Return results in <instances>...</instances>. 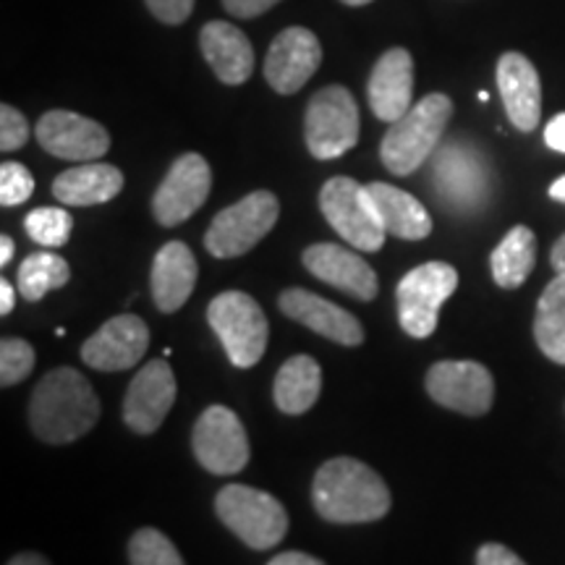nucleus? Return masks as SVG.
Wrapping results in <instances>:
<instances>
[{"mask_svg": "<svg viewBox=\"0 0 565 565\" xmlns=\"http://www.w3.org/2000/svg\"><path fill=\"white\" fill-rule=\"evenodd\" d=\"M100 419V398L82 372L58 366L47 372L30 398V427L42 443L79 440Z\"/></svg>", "mask_w": 565, "mask_h": 565, "instance_id": "1", "label": "nucleus"}, {"mask_svg": "<svg viewBox=\"0 0 565 565\" xmlns=\"http://www.w3.org/2000/svg\"><path fill=\"white\" fill-rule=\"evenodd\" d=\"M315 511L330 524H370L391 511L385 479L356 458L322 463L312 482Z\"/></svg>", "mask_w": 565, "mask_h": 565, "instance_id": "2", "label": "nucleus"}, {"mask_svg": "<svg viewBox=\"0 0 565 565\" xmlns=\"http://www.w3.org/2000/svg\"><path fill=\"white\" fill-rule=\"evenodd\" d=\"M454 118V100L443 92L422 97L404 118L391 124L380 145L383 166L395 175H412L437 150Z\"/></svg>", "mask_w": 565, "mask_h": 565, "instance_id": "3", "label": "nucleus"}, {"mask_svg": "<svg viewBox=\"0 0 565 565\" xmlns=\"http://www.w3.org/2000/svg\"><path fill=\"white\" fill-rule=\"evenodd\" d=\"M215 513L252 550H273L288 534L286 508L278 498L257 487H223L215 498Z\"/></svg>", "mask_w": 565, "mask_h": 565, "instance_id": "4", "label": "nucleus"}, {"mask_svg": "<svg viewBox=\"0 0 565 565\" xmlns=\"http://www.w3.org/2000/svg\"><path fill=\"white\" fill-rule=\"evenodd\" d=\"M207 322L238 370H249L265 356L270 328L263 307L249 294L223 291L215 296L207 307Z\"/></svg>", "mask_w": 565, "mask_h": 565, "instance_id": "5", "label": "nucleus"}, {"mask_svg": "<svg viewBox=\"0 0 565 565\" xmlns=\"http://www.w3.org/2000/svg\"><path fill=\"white\" fill-rule=\"evenodd\" d=\"M280 215V202L273 192L246 194L242 202L221 210L204 233V246L212 257L231 259L252 252L275 228Z\"/></svg>", "mask_w": 565, "mask_h": 565, "instance_id": "6", "label": "nucleus"}, {"mask_svg": "<svg viewBox=\"0 0 565 565\" xmlns=\"http://www.w3.org/2000/svg\"><path fill=\"white\" fill-rule=\"evenodd\" d=\"M320 210L324 221L333 225L338 236H343L353 249L380 252L385 244V225L366 186L349 175H335L324 181L320 189Z\"/></svg>", "mask_w": 565, "mask_h": 565, "instance_id": "7", "label": "nucleus"}, {"mask_svg": "<svg viewBox=\"0 0 565 565\" xmlns=\"http://www.w3.org/2000/svg\"><path fill=\"white\" fill-rule=\"evenodd\" d=\"M303 137L317 160H335L359 141V105L341 84L317 92L303 116Z\"/></svg>", "mask_w": 565, "mask_h": 565, "instance_id": "8", "label": "nucleus"}, {"mask_svg": "<svg viewBox=\"0 0 565 565\" xmlns=\"http://www.w3.org/2000/svg\"><path fill=\"white\" fill-rule=\"evenodd\" d=\"M458 288V270L448 263H424L401 278L395 288L398 320L412 338H429L437 328L440 307Z\"/></svg>", "mask_w": 565, "mask_h": 565, "instance_id": "9", "label": "nucleus"}, {"mask_svg": "<svg viewBox=\"0 0 565 565\" xmlns=\"http://www.w3.org/2000/svg\"><path fill=\"white\" fill-rule=\"evenodd\" d=\"M192 448L200 466L217 477L238 475L249 463V437L228 406L204 408L194 424Z\"/></svg>", "mask_w": 565, "mask_h": 565, "instance_id": "10", "label": "nucleus"}, {"mask_svg": "<svg viewBox=\"0 0 565 565\" xmlns=\"http://www.w3.org/2000/svg\"><path fill=\"white\" fill-rule=\"evenodd\" d=\"M427 393L435 404L466 416H482L492 408V372L479 362H437L427 372Z\"/></svg>", "mask_w": 565, "mask_h": 565, "instance_id": "11", "label": "nucleus"}, {"mask_svg": "<svg viewBox=\"0 0 565 565\" xmlns=\"http://www.w3.org/2000/svg\"><path fill=\"white\" fill-rule=\"evenodd\" d=\"M212 189V171L207 160L196 152L181 154L152 196L154 221L166 228L186 223L207 202Z\"/></svg>", "mask_w": 565, "mask_h": 565, "instance_id": "12", "label": "nucleus"}, {"mask_svg": "<svg viewBox=\"0 0 565 565\" xmlns=\"http://www.w3.org/2000/svg\"><path fill=\"white\" fill-rule=\"evenodd\" d=\"M175 374L166 356L147 362L131 380L129 391L124 398V422L131 433L152 435L158 433L166 422L168 412L175 404Z\"/></svg>", "mask_w": 565, "mask_h": 565, "instance_id": "13", "label": "nucleus"}, {"mask_svg": "<svg viewBox=\"0 0 565 565\" xmlns=\"http://www.w3.org/2000/svg\"><path fill=\"white\" fill-rule=\"evenodd\" d=\"M40 147L53 158L71 162H95L110 150V134L103 124L74 110H51L34 129Z\"/></svg>", "mask_w": 565, "mask_h": 565, "instance_id": "14", "label": "nucleus"}, {"mask_svg": "<svg viewBox=\"0 0 565 565\" xmlns=\"http://www.w3.org/2000/svg\"><path fill=\"white\" fill-rule=\"evenodd\" d=\"M322 45L307 26H288L273 40L265 58V79L278 95H296L317 74Z\"/></svg>", "mask_w": 565, "mask_h": 565, "instance_id": "15", "label": "nucleus"}, {"mask_svg": "<svg viewBox=\"0 0 565 565\" xmlns=\"http://www.w3.org/2000/svg\"><path fill=\"white\" fill-rule=\"evenodd\" d=\"M150 345V328L137 315H118L82 345V362L100 372H124L137 366Z\"/></svg>", "mask_w": 565, "mask_h": 565, "instance_id": "16", "label": "nucleus"}, {"mask_svg": "<svg viewBox=\"0 0 565 565\" xmlns=\"http://www.w3.org/2000/svg\"><path fill=\"white\" fill-rule=\"evenodd\" d=\"M301 259L317 280L328 282L353 299L372 301L380 291L377 273L372 270L370 263L341 244H312L309 249H303Z\"/></svg>", "mask_w": 565, "mask_h": 565, "instance_id": "17", "label": "nucleus"}, {"mask_svg": "<svg viewBox=\"0 0 565 565\" xmlns=\"http://www.w3.org/2000/svg\"><path fill=\"white\" fill-rule=\"evenodd\" d=\"M370 108L380 121L395 124L412 110L414 58L406 47H391L374 63L366 84Z\"/></svg>", "mask_w": 565, "mask_h": 565, "instance_id": "18", "label": "nucleus"}, {"mask_svg": "<svg viewBox=\"0 0 565 565\" xmlns=\"http://www.w3.org/2000/svg\"><path fill=\"white\" fill-rule=\"evenodd\" d=\"M280 312L291 320L301 322L303 328L315 330L317 335L341 345H362L364 328L351 312H345L338 303L322 299L303 288H288L278 299Z\"/></svg>", "mask_w": 565, "mask_h": 565, "instance_id": "19", "label": "nucleus"}, {"mask_svg": "<svg viewBox=\"0 0 565 565\" xmlns=\"http://www.w3.org/2000/svg\"><path fill=\"white\" fill-rule=\"evenodd\" d=\"M498 89L515 129L534 131L542 116V84L534 63L521 53L500 55Z\"/></svg>", "mask_w": 565, "mask_h": 565, "instance_id": "20", "label": "nucleus"}, {"mask_svg": "<svg viewBox=\"0 0 565 565\" xmlns=\"http://www.w3.org/2000/svg\"><path fill=\"white\" fill-rule=\"evenodd\" d=\"M200 47L212 74L228 87H238L254 71V47L246 34L228 21H207L200 32Z\"/></svg>", "mask_w": 565, "mask_h": 565, "instance_id": "21", "label": "nucleus"}, {"mask_svg": "<svg viewBox=\"0 0 565 565\" xmlns=\"http://www.w3.org/2000/svg\"><path fill=\"white\" fill-rule=\"evenodd\" d=\"M196 259L183 242H168L154 254L152 299L162 315L179 312L196 286Z\"/></svg>", "mask_w": 565, "mask_h": 565, "instance_id": "22", "label": "nucleus"}, {"mask_svg": "<svg viewBox=\"0 0 565 565\" xmlns=\"http://www.w3.org/2000/svg\"><path fill=\"white\" fill-rule=\"evenodd\" d=\"M435 179L443 200L456 204V207H475L487 194V171L482 160L477 158L475 150L458 145V141L440 152Z\"/></svg>", "mask_w": 565, "mask_h": 565, "instance_id": "23", "label": "nucleus"}, {"mask_svg": "<svg viewBox=\"0 0 565 565\" xmlns=\"http://www.w3.org/2000/svg\"><path fill=\"white\" fill-rule=\"evenodd\" d=\"M124 189V173L108 162H82L53 181V196L68 207H92L116 200Z\"/></svg>", "mask_w": 565, "mask_h": 565, "instance_id": "24", "label": "nucleus"}, {"mask_svg": "<svg viewBox=\"0 0 565 565\" xmlns=\"http://www.w3.org/2000/svg\"><path fill=\"white\" fill-rule=\"evenodd\" d=\"M366 192H370L374 210L391 236L404 238V242H422L433 233V217L427 207L404 189L374 181L366 186Z\"/></svg>", "mask_w": 565, "mask_h": 565, "instance_id": "25", "label": "nucleus"}, {"mask_svg": "<svg viewBox=\"0 0 565 565\" xmlns=\"http://www.w3.org/2000/svg\"><path fill=\"white\" fill-rule=\"evenodd\" d=\"M320 391L322 370L307 353H299V356H291L288 362H282L278 374H275L273 395L275 406L282 414H307L317 404V398H320Z\"/></svg>", "mask_w": 565, "mask_h": 565, "instance_id": "26", "label": "nucleus"}, {"mask_svg": "<svg viewBox=\"0 0 565 565\" xmlns=\"http://www.w3.org/2000/svg\"><path fill=\"white\" fill-rule=\"evenodd\" d=\"M536 265V236L532 228L526 225H515L505 233V238L494 246L492 257H490V267H492V278L500 288H513L524 286L529 275H532Z\"/></svg>", "mask_w": 565, "mask_h": 565, "instance_id": "27", "label": "nucleus"}, {"mask_svg": "<svg viewBox=\"0 0 565 565\" xmlns=\"http://www.w3.org/2000/svg\"><path fill=\"white\" fill-rule=\"evenodd\" d=\"M534 338L550 362L565 364V273L547 282L534 317Z\"/></svg>", "mask_w": 565, "mask_h": 565, "instance_id": "28", "label": "nucleus"}, {"mask_svg": "<svg viewBox=\"0 0 565 565\" xmlns=\"http://www.w3.org/2000/svg\"><path fill=\"white\" fill-rule=\"evenodd\" d=\"M71 278V267L63 257L53 252L30 254L19 265L17 286L26 301H42L55 288H63Z\"/></svg>", "mask_w": 565, "mask_h": 565, "instance_id": "29", "label": "nucleus"}, {"mask_svg": "<svg viewBox=\"0 0 565 565\" xmlns=\"http://www.w3.org/2000/svg\"><path fill=\"white\" fill-rule=\"evenodd\" d=\"M24 228L34 244L58 249L68 242L71 231H74V217L61 207H38L26 215Z\"/></svg>", "mask_w": 565, "mask_h": 565, "instance_id": "30", "label": "nucleus"}, {"mask_svg": "<svg viewBox=\"0 0 565 565\" xmlns=\"http://www.w3.org/2000/svg\"><path fill=\"white\" fill-rule=\"evenodd\" d=\"M131 565H186L179 550L158 529H139L129 542Z\"/></svg>", "mask_w": 565, "mask_h": 565, "instance_id": "31", "label": "nucleus"}, {"mask_svg": "<svg viewBox=\"0 0 565 565\" xmlns=\"http://www.w3.org/2000/svg\"><path fill=\"white\" fill-rule=\"evenodd\" d=\"M34 370V349L24 338H3L0 343V385L24 383Z\"/></svg>", "mask_w": 565, "mask_h": 565, "instance_id": "32", "label": "nucleus"}, {"mask_svg": "<svg viewBox=\"0 0 565 565\" xmlns=\"http://www.w3.org/2000/svg\"><path fill=\"white\" fill-rule=\"evenodd\" d=\"M34 194V179L21 162H3L0 166V204L17 207Z\"/></svg>", "mask_w": 565, "mask_h": 565, "instance_id": "33", "label": "nucleus"}, {"mask_svg": "<svg viewBox=\"0 0 565 565\" xmlns=\"http://www.w3.org/2000/svg\"><path fill=\"white\" fill-rule=\"evenodd\" d=\"M30 121L13 105H0V150H21L30 141Z\"/></svg>", "mask_w": 565, "mask_h": 565, "instance_id": "34", "label": "nucleus"}, {"mask_svg": "<svg viewBox=\"0 0 565 565\" xmlns=\"http://www.w3.org/2000/svg\"><path fill=\"white\" fill-rule=\"evenodd\" d=\"M147 9L162 24H183L194 11V0H145Z\"/></svg>", "mask_w": 565, "mask_h": 565, "instance_id": "35", "label": "nucleus"}, {"mask_svg": "<svg viewBox=\"0 0 565 565\" xmlns=\"http://www.w3.org/2000/svg\"><path fill=\"white\" fill-rule=\"evenodd\" d=\"M477 565H526L521 561L513 550L505 545H498V542H487V545L479 547L477 553Z\"/></svg>", "mask_w": 565, "mask_h": 565, "instance_id": "36", "label": "nucleus"}, {"mask_svg": "<svg viewBox=\"0 0 565 565\" xmlns=\"http://www.w3.org/2000/svg\"><path fill=\"white\" fill-rule=\"evenodd\" d=\"M280 0H223L225 11L236 19H254L263 17L265 11H270L273 6H278Z\"/></svg>", "mask_w": 565, "mask_h": 565, "instance_id": "37", "label": "nucleus"}, {"mask_svg": "<svg viewBox=\"0 0 565 565\" xmlns=\"http://www.w3.org/2000/svg\"><path fill=\"white\" fill-rule=\"evenodd\" d=\"M545 141L550 150L565 154V113H557L545 129Z\"/></svg>", "mask_w": 565, "mask_h": 565, "instance_id": "38", "label": "nucleus"}, {"mask_svg": "<svg viewBox=\"0 0 565 565\" xmlns=\"http://www.w3.org/2000/svg\"><path fill=\"white\" fill-rule=\"evenodd\" d=\"M267 565H324L322 561H317L315 555H307V553H280V555H275L270 563Z\"/></svg>", "mask_w": 565, "mask_h": 565, "instance_id": "39", "label": "nucleus"}, {"mask_svg": "<svg viewBox=\"0 0 565 565\" xmlns=\"http://www.w3.org/2000/svg\"><path fill=\"white\" fill-rule=\"evenodd\" d=\"M17 307V291L9 280H0V315H11Z\"/></svg>", "mask_w": 565, "mask_h": 565, "instance_id": "40", "label": "nucleus"}, {"mask_svg": "<svg viewBox=\"0 0 565 565\" xmlns=\"http://www.w3.org/2000/svg\"><path fill=\"white\" fill-rule=\"evenodd\" d=\"M550 263H553L555 273H565V233L555 242L553 254H550Z\"/></svg>", "mask_w": 565, "mask_h": 565, "instance_id": "41", "label": "nucleus"}, {"mask_svg": "<svg viewBox=\"0 0 565 565\" xmlns=\"http://www.w3.org/2000/svg\"><path fill=\"white\" fill-rule=\"evenodd\" d=\"M6 565H51V563H47L40 553H21L17 557H11Z\"/></svg>", "mask_w": 565, "mask_h": 565, "instance_id": "42", "label": "nucleus"}, {"mask_svg": "<svg viewBox=\"0 0 565 565\" xmlns=\"http://www.w3.org/2000/svg\"><path fill=\"white\" fill-rule=\"evenodd\" d=\"M13 238L11 236H0V265H9L11 257H13Z\"/></svg>", "mask_w": 565, "mask_h": 565, "instance_id": "43", "label": "nucleus"}, {"mask_svg": "<svg viewBox=\"0 0 565 565\" xmlns=\"http://www.w3.org/2000/svg\"><path fill=\"white\" fill-rule=\"evenodd\" d=\"M550 196H553L555 202H563L565 204V175H561L553 186H550Z\"/></svg>", "mask_w": 565, "mask_h": 565, "instance_id": "44", "label": "nucleus"}, {"mask_svg": "<svg viewBox=\"0 0 565 565\" xmlns=\"http://www.w3.org/2000/svg\"><path fill=\"white\" fill-rule=\"evenodd\" d=\"M341 3H345V6H366V3H372V0H341Z\"/></svg>", "mask_w": 565, "mask_h": 565, "instance_id": "45", "label": "nucleus"}]
</instances>
